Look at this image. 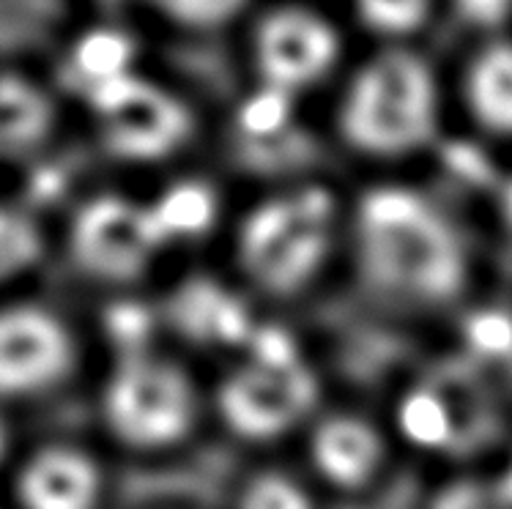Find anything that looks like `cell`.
Wrapping results in <instances>:
<instances>
[{
	"label": "cell",
	"instance_id": "cell-9",
	"mask_svg": "<svg viewBox=\"0 0 512 509\" xmlns=\"http://www.w3.org/2000/svg\"><path fill=\"white\" fill-rule=\"evenodd\" d=\"M165 250L148 203L102 195L74 219L72 255L94 280L115 285L140 280Z\"/></svg>",
	"mask_w": 512,
	"mask_h": 509
},
{
	"label": "cell",
	"instance_id": "cell-17",
	"mask_svg": "<svg viewBox=\"0 0 512 509\" xmlns=\"http://www.w3.org/2000/svg\"><path fill=\"white\" fill-rule=\"evenodd\" d=\"M53 110L33 85L20 77H0V140L9 146H28L42 140Z\"/></svg>",
	"mask_w": 512,
	"mask_h": 509
},
{
	"label": "cell",
	"instance_id": "cell-14",
	"mask_svg": "<svg viewBox=\"0 0 512 509\" xmlns=\"http://www.w3.org/2000/svg\"><path fill=\"white\" fill-rule=\"evenodd\" d=\"M230 203L214 178L181 176L148 203L165 247L198 244L206 239H222L230 219Z\"/></svg>",
	"mask_w": 512,
	"mask_h": 509
},
{
	"label": "cell",
	"instance_id": "cell-23",
	"mask_svg": "<svg viewBox=\"0 0 512 509\" xmlns=\"http://www.w3.org/2000/svg\"><path fill=\"white\" fill-rule=\"evenodd\" d=\"M485 471L493 479V485L502 490L504 499L512 504V436L499 447L496 458L485 466Z\"/></svg>",
	"mask_w": 512,
	"mask_h": 509
},
{
	"label": "cell",
	"instance_id": "cell-5",
	"mask_svg": "<svg viewBox=\"0 0 512 509\" xmlns=\"http://www.w3.org/2000/svg\"><path fill=\"white\" fill-rule=\"evenodd\" d=\"M102 414L110 436L126 449L170 455L211 425L209 384L181 356L126 351L105 386Z\"/></svg>",
	"mask_w": 512,
	"mask_h": 509
},
{
	"label": "cell",
	"instance_id": "cell-21",
	"mask_svg": "<svg viewBox=\"0 0 512 509\" xmlns=\"http://www.w3.org/2000/svg\"><path fill=\"white\" fill-rule=\"evenodd\" d=\"M441 11L469 33V42L512 31V0H441Z\"/></svg>",
	"mask_w": 512,
	"mask_h": 509
},
{
	"label": "cell",
	"instance_id": "cell-24",
	"mask_svg": "<svg viewBox=\"0 0 512 509\" xmlns=\"http://www.w3.org/2000/svg\"><path fill=\"white\" fill-rule=\"evenodd\" d=\"M3 447H6V436H3V430H0V455H3Z\"/></svg>",
	"mask_w": 512,
	"mask_h": 509
},
{
	"label": "cell",
	"instance_id": "cell-22",
	"mask_svg": "<svg viewBox=\"0 0 512 509\" xmlns=\"http://www.w3.org/2000/svg\"><path fill=\"white\" fill-rule=\"evenodd\" d=\"M485 203H488L496 230L512 239V159L496 167L491 184L485 189Z\"/></svg>",
	"mask_w": 512,
	"mask_h": 509
},
{
	"label": "cell",
	"instance_id": "cell-13",
	"mask_svg": "<svg viewBox=\"0 0 512 509\" xmlns=\"http://www.w3.org/2000/svg\"><path fill=\"white\" fill-rule=\"evenodd\" d=\"M17 490L25 509H96L102 501V468L88 452L50 447L22 468Z\"/></svg>",
	"mask_w": 512,
	"mask_h": 509
},
{
	"label": "cell",
	"instance_id": "cell-11",
	"mask_svg": "<svg viewBox=\"0 0 512 509\" xmlns=\"http://www.w3.org/2000/svg\"><path fill=\"white\" fill-rule=\"evenodd\" d=\"M389 433L398 444L400 455L411 458H441L444 468H458L455 455L471 430V416L463 406L460 386L441 375H414L395 389L384 406Z\"/></svg>",
	"mask_w": 512,
	"mask_h": 509
},
{
	"label": "cell",
	"instance_id": "cell-1",
	"mask_svg": "<svg viewBox=\"0 0 512 509\" xmlns=\"http://www.w3.org/2000/svg\"><path fill=\"white\" fill-rule=\"evenodd\" d=\"M343 280L392 321L452 323L482 299V239L447 189L370 176L348 200Z\"/></svg>",
	"mask_w": 512,
	"mask_h": 509
},
{
	"label": "cell",
	"instance_id": "cell-20",
	"mask_svg": "<svg viewBox=\"0 0 512 509\" xmlns=\"http://www.w3.org/2000/svg\"><path fill=\"white\" fill-rule=\"evenodd\" d=\"M42 250V236L31 219L0 208V282L31 269Z\"/></svg>",
	"mask_w": 512,
	"mask_h": 509
},
{
	"label": "cell",
	"instance_id": "cell-6",
	"mask_svg": "<svg viewBox=\"0 0 512 509\" xmlns=\"http://www.w3.org/2000/svg\"><path fill=\"white\" fill-rule=\"evenodd\" d=\"M343 20L315 0H272L244 31V61L252 88L302 104L335 88L351 63Z\"/></svg>",
	"mask_w": 512,
	"mask_h": 509
},
{
	"label": "cell",
	"instance_id": "cell-3",
	"mask_svg": "<svg viewBox=\"0 0 512 509\" xmlns=\"http://www.w3.org/2000/svg\"><path fill=\"white\" fill-rule=\"evenodd\" d=\"M450 121L447 72L419 44H370L329 99V135L367 178L414 173L439 154Z\"/></svg>",
	"mask_w": 512,
	"mask_h": 509
},
{
	"label": "cell",
	"instance_id": "cell-2",
	"mask_svg": "<svg viewBox=\"0 0 512 509\" xmlns=\"http://www.w3.org/2000/svg\"><path fill=\"white\" fill-rule=\"evenodd\" d=\"M351 189L310 170L269 178L233 203L225 271L261 310H288L345 271Z\"/></svg>",
	"mask_w": 512,
	"mask_h": 509
},
{
	"label": "cell",
	"instance_id": "cell-16",
	"mask_svg": "<svg viewBox=\"0 0 512 509\" xmlns=\"http://www.w3.org/2000/svg\"><path fill=\"white\" fill-rule=\"evenodd\" d=\"M441 0H351V14L370 44H419Z\"/></svg>",
	"mask_w": 512,
	"mask_h": 509
},
{
	"label": "cell",
	"instance_id": "cell-7",
	"mask_svg": "<svg viewBox=\"0 0 512 509\" xmlns=\"http://www.w3.org/2000/svg\"><path fill=\"white\" fill-rule=\"evenodd\" d=\"M296 449V466L324 499H365L387 482L400 458L384 414L332 400L315 414Z\"/></svg>",
	"mask_w": 512,
	"mask_h": 509
},
{
	"label": "cell",
	"instance_id": "cell-10",
	"mask_svg": "<svg viewBox=\"0 0 512 509\" xmlns=\"http://www.w3.org/2000/svg\"><path fill=\"white\" fill-rule=\"evenodd\" d=\"M447 83L452 115L471 140L512 159V31L466 42Z\"/></svg>",
	"mask_w": 512,
	"mask_h": 509
},
{
	"label": "cell",
	"instance_id": "cell-8",
	"mask_svg": "<svg viewBox=\"0 0 512 509\" xmlns=\"http://www.w3.org/2000/svg\"><path fill=\"white\" fill-rule=\"evenodd\" d=\"M107 151L126 162L157 165L187 151L198 137V115L170 88L121 77L94 91Z\"/></svg>",
	"mask_w": 512,
	"mask_h": 509
},
{
	"label": "cell",
	"instance_id": "cell-19",
	"mask_svg": "<svg viewBox=\"0 0 512 509\" xmlns=\"http://www.w3.org/2000/svg\"><path fill=\"white\" fill-rule=\"evenodd\" d=\"M129 58L132 52L115 33H94L85 36L74 50V66L91 80V91L110 85L121 77H129Z\"/></svg>",
	"mask_w": 512,
	"mask_h": 509
},
{
	"label": "cell",
	"instance_id": "cell-4",
	"mask_svg": "<svg viewBox=\"0 0 512 509\" xmlns=\"http://www.w3.org/2000/svg\"><path fill=\"white\" fill-rule=\"evenodd\" d=\"M211 425L252 452L296 444L329 403L321 364L285 323L261 318L250 343L209 375Z\"/></svg>",
	"mask_w": 512,
	"mask_h": 509
},
{
	"label": "cell",
	"instance_id": "cell-18",
	"mask_svg": "<svg viewBox=\"0 0 512 509\" xmlns=\"http://www.w3.org/2000/svg\"><path fill=\"white\" fill-rule=\"evenodd\" d=\"M419 509H512V504L493 485L485 466H458L441 471Z\"/></svg>",
	"mask_w": 512,
	"mask_h": 509
},
{
	"label": "cell",
	"instance_id": "cell-12",
	"mask_svg": "<svg viewBox=\"0 0 512 509\" xmlns=\"http://www.w3.org/2000/svg\"><path fill=\"white\" fill-rule=\"evenodd\" d=\"M74 370V340L50 312H0V397H25L61 384Z\"/></svg>",
	"mask_w": 512,
	"mask_h": 509
},
{
	"label": "cell",
	"instance_id": "cell-15",
	"mask_svg": "<svg viewBox=\"0 0 512 509\" xmlns=\"http://www.w3.org/2000/svg\"><path fill=\"white\" fill-rule=\"evenodd\" d=\"M324 501L299 466L258 460L236 479L228 509H324Z\"/></svg>",
	"mask_w": 512,
	"mask_h": 509
}]
</instances>
